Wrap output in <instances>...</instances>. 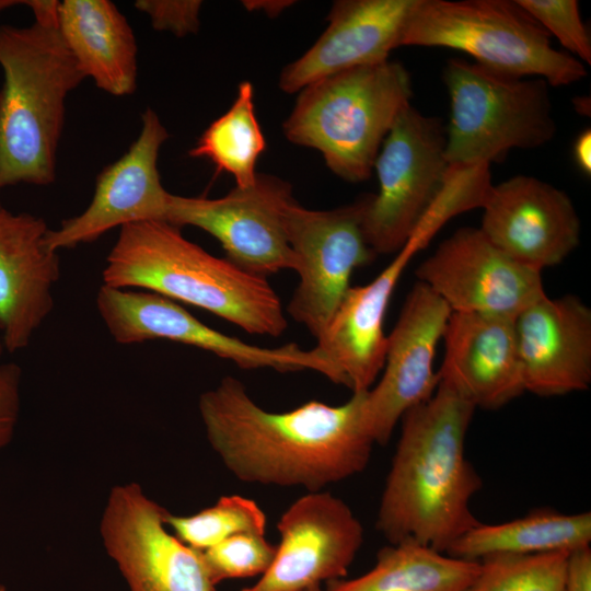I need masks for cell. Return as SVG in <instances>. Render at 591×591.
<instances>
[{
  "label": "cell",
  "instance_id": "30bf717a",
  "mask_svg": "<svg viewBox=\"0 0 591 591\" xmlns=\"http://www.w3.org/2000/svg\"><path fill=\"white\" fill-rule=\"evenodd\" d=\"M366 196L332 210H311L293 200L285 222L297 258L299 283L287 311L317 338L339 306L358 267L376 254L363 232Z\"/></svg>",
  "mask_w": 591,
  "mask_h": 591
},
{
  "label": "cell",
  "instance_id": "44dd1931",
  "mask_svg": "<svg viewBox=\"0 0 591 591\" xmlns=\"http://www.w3.org/2000/svg\"><path fill=\"white\" fill-rule=\"evenodd\" d=\"M416 0H338L317 40L281 70L278 86L288 94L348 69L389 60L399 47Z\"/></svg>",
  "mask_w": 591,
  "mask_h": 591
},
{
  "label": "cell",
  "instance_id": "74e56055",
  "mask_svg": "<svg viewBox=\"0 0 591 591\" xmlns=\"http://www.w3.org/2000/svg\"><path fill=\"white\" fill-rule=\"evenodd\" d=\"M5 351L7 349H5L4 338H3V332L0 325V363H1V358Z\"/></svg>",
  "mask_w": 591,
  "mask_h": 591
},
{
  "label": "cell",
  "instance_id": "5bb4252c",
  "mask_svg": "<svg viewBox=\"0 0 591 591\" xmlns=\"http://www.w3.org/2000/svg\"><path fill=\"white\" fill-rule=\"evenodd\" d=\"M280 535L269 568L241 591H305L346 578L363 543V528L350 507L328 491H309L277 522Z\"/></svg>",
  "mask_w": 591,
  "mask_h": 591
},
{
  "label": "cell",
  "instance_id": "484cf974",
  "mask_svg": "<svg viewBox=\"0 0 591 591\" xmlns=\"http://www.w3.org/2000/svg\"><path fill=\"white\" fill-rule=\"evenodd\" d=\"M265 148L255 115L253 84L242 81L231 107L206 128L188 154L210 160L217 171L233 176L235 187L246 188L255 184L256 163Z\"/></svg>",
  "mask_w": 591,
  "mask_h": 591
},
{
  "label": "cell",
  "instance_id": "f546056e",
  "mask_svg": "<svg viewBox=\"0 0 591 591\" xmlns=\"http://www.w3.org/2000/svg\"><path fill=\"white\" fill-rule=\"evenodd\" d=\"M575 58L591 65V39L576 0H515Z\"/></svg>",
  "mask_w": 591,
  "mask_h": 591
},
{
  "label": "cell",
  "instance_id": "f1b7e54d",
  "mask_svg": "<svg viewBox=\"0 0 591 591\" xmlns=\"http://www.w3.org/2000/svg\"><path fill=\"white\" fill-rule=\"evenodd\" d=\"M212 582L262 576L271 565L276 546L264 534L231 536L200 551Z\"/></svg>",
  "mask_w": 591,
  "mask_h": 591
},
{
  "label": "cell",
  "instance_id": "277c9868",
  "mask_svg": "<svg viewBox=\"0 0 591 591\" xmlns=\"http://www.w3.org/2000/svg\"><path fill=\"white\" fill-rule=\"evenodd\" d=\"M102 277L105 286L149 290L250 334L277 337L288 327L281 300L265 277L210 254L169 222L119 228Z\"/></svg>",
  "mask_w": 591,
  "mask_h": 591
},
{
  "label": "cell",
  "instance_id": "ab89813d",
  "mask_svg": "<svg viewBox=\"0 0 591 591\" xmlns=\"http://www.w3.org/2000/svg\"><path fill=\"white\" fill-rule=\"evenodd\" d=\"M0 591H9V590L5 588V586L0 584Z\"/></svg>",
  "mask_w": 591,
  "mask_h": 591
},
{
  "label": "cell",
  "instance_id": "2e32d148",
  "mask_svg": "<svg viewBox=\"0 0 591 591\" xmlns=\"http://www.w3.org/2000/svg\"><path fill=\"white\" fill-rule=\"evenodd\" d=\"M449 305L417 281L386 336L380 381L367 392L364 422L374 443L386 444L404 414L431 397L439 384L436 348L451 315Z\"/></svg>",
  "mask_w": 591,
  "mask_h": 591
},
{
  "label": "cell",
  "instance_id": "4fadbf2b",
  "mask_svg": "<svg viewBox=\"0 0 591 591\" xmlns=\"http://www.w3.org/2000/svg\"><path fill=\"white\" fill-rule=\"evenodd\" d=\"M452 312L515 318L544 297L542 271L495 246L479 228H461L442 241L417 268Z\"/></svg>",
  "mask_w": 591,
  "mask_h": 591
},
{
  "label": "cell",
  "instance_id": "836d02e7",
  "mask_svg": "<svg viewBox=\"0 0 591 591\" xmlns=\"http://www.w3.org/2000/svg\"><path fill=\"white\" fill-rule=\"evenodd\" d=\"M573 160L581 172L591 174V130L584 129L578 135L572 148Z\"/></svg>",
  "mask_w": 591,
  "mask_h": 591
},
{
  "label": "cell",
  "instance_id": "4dcf8cb0",
  "mask_svg": "<svg viewBox=\"0 0 591 591\" xmlns=\"http://www.w3.org/2000/svg\"><path fill=\"white\" fill-rule=\"evenodd\" d=\"M134 5L149 18L155 31L184 37L199 30L202 7L199 0H137Z\"/></svg>",
  "mask_w": 591,
  "mask_h": 591
},
{
  "label": "cell",
  "instance_id": "e575fe53",
  "mask_svg": "<svg viewBox=\"0 0 591 591\" xmlns=\"http://www.w3.org/2000/svg\"><path fill=\"white\" fill-rule=\"evenodd\" d=\"M293 1L286 0H275V1H264V0H253V1H243V5L250 11H263L268 16H276L281 13L285 9L290 7Z\"/></svg>",
  "mask_w": 591,
  "mask_h": 591
},
{
  "label": "cell",
  "instance_id": "f35d334b",
  "mask_svg": "<svg viewBox=\"0 0 591 591\" xmlns=\"http://www.w3.org/2000/svg\"><path fill=\"white\" fill-rule=\"evenodd\" d=\"M305 591H324V590H322L321 586H317V587L310 588Z\"/></svg>",
  "mask_w": 591,
  "mask_h": 591
},
{
  "label": "cell",
  "instance_id": "9a60e30c",
  "mask_svg": "<svg viewBox=\"0 0 591 591\" xmlns=\"http://www.w3.org/2000/svg\"><path fill=\"white\" fill-rule=\"evenodd\" d=\"M170 134L148 107L137 139L97 175L88 207L49 229L48 246L59 252L92 243L107 231L140 221H167L173 195L161 183L158 158Z\"/></svg>",
  "mask_w": 591,
  "mask_h": 591
},
{
  "label": "cell",
  "instance_id": "7402d4cb",
  "mask_svg": "<svg viewBox=\"0 0 591 591\" xmlns=\"http://www.w3.org/2000/svg\"><path fill=\"white\" fill-rule=\"evenodd\" d=\"M424 246L420 237L410 236L373 280L350 287L316 338L315 347L337 369L352 393L369 391L383 369L387 306L406 266Z\"/></svg>",
  "mask_w": 591,
  "mask_h": 591
},
{
  "label": "cell",
  "instance_id": "1f68e13d",
  "mask_svg": "<svg viewBox=\"0 0 591 591\" xmlns=\"http://www.w3.org/2000/svg\"><path fill=\"white\" fill-rule=\"evenodd\" d=\"M22 370L15 362L0 363V452L13 439L21 410Z\"/></svg>",
  "mask_w": 591,
  "mask_h": 591
},
{
  "label": "cell",
  "instance_id": "ba28073f",
  "mask_svg": "<svg viewBox=\"0 0 591 591\" xmlns=\"http://www.w3.org/2000/svg\"><path fill=\"white\" fill-rule=\"evenodd\" d=\"M373 171L379 192L366 195V241L376 255L397 253L444 186L449 163L442 120L406 106L385 137Z\"/></svg>",
  "mask_w": 591,
  "mask_h": 591
},
{
  "label": "cell",
  "instance_id": "9c48e42d",
  "mask_svg": "<svg viewBox=\"0 0 591 591\" xmlns=\"http://www.w3.org/2000/svg\"><path fill=\"white\" fill-rule=\"evenodd\" d=\"M96 308L109 335L120 345L171 340L209 351L243 369L312 370L344 385L340 373L316 347L304 350L293 343L274 348L247 344L206 325L178 302L149 290L102 285Z\"/></svg>",
  "mask_w": 591,
  "mask_h": 591
},
{
  "label": "cell",
  "instance_id": "d4e9b609",
  "mask_svg": "<svg viewBox=\"0 0 591 591\" xmlns=\"http://www.w3.org/2000/svg\"><path fill=\"white\" fill-rule=\"evenodd\" d=\"M478 568V561L404 541L382 547L366 573L326 582V591H464Z\"/></svg>",
  "mask_w": 591,
  "mask_h": 591
},
{
  "label": "cell",
  "instance_id": "d6a6232c",
  "mask_svg": "<svg viewBox=\"0 0 591 591\" xmlns=\"http://www.w3.org/2000/svg\"><path fill=\"white\" fill-rule=\"evenodd\" d=\"M564 591H591L590 545L569 553L566 563Z\"/></svg>",
  "mask_w": 591,
  "mask_h": 591
},
{
  "label": "cell",
  "instance_id": "8d00e7d4",
  "mask_svg": "<svg viewBox=\"0 0 591 591\" xmlns=\"http://www.w3.org/2000/svg\"><path fill=\"white\" fill-rule=\"evenodd\" d=\"M20 3H22V1L0 0V15L7 9H9V8L13 7V5L20 4Z\"/></svg>",
  "mask_w": 591,
  "mask_h": 591
},
{
  "label": "cell",
  "instance_id": "603a6c76",
  "mask_svg": "<svg viewBox=\"0 0 591 591\" xmlns=\"http://www.w3.org/2000/svg\"><path fill=\"white\" fill-rule=\"evenodd\" d=\"M57 27L83 77L113 96L137 89L138 45L126 16L109 0L58 1Z\"/></svg>",
  "mask_w": 591,
  "mask_h": 591
},
{
  "label": "cell",
  "instance_id": "7c38bea8",
  "mask_svg": "<svg viewBox=\"0 0 591 591\" xmlns=\"http://www.w3.org/2000/svg\"><path fill=\"white\" fill-rule=\"evenodd\" d=\"M293 200L286 181L258 173L254 185L234 187L223 197L173 195L166 222L204 230L219 241L227 259L266 278L280 270H296L285 222L286 209Z\"/></svg>",
  "mask_w": 591,
  "mask_h": 591
},
{
  "label": "cell",
  "instance_id": "cb8c5ba5",
  "mask_svg": "<svg viewBox=\"0 0 591 591\" xmlns=\"http://www.w3.org/2000/svg\"><path fill=\"white\" fill-rule=\"evenodd\" d=\"M591 513H563L538 508L501 523L478 522L451 544L445 554L471 561L498 555L571 552L589 546Z\"/></svg>",
  "mask_w": 591,
  "mask_h": 591
},
{
  "label": "cell",
  "instance_id": "52a82bcc",
  "mask_svg": "<svg viewBox=\"0 0 591 591\" xmlns=\"http://www.w3.org/2000/svg\"><path fill=\"white\" fill-rule=\"evenodd\" d=\"M450 96L445 159L450 166L490 167L512 149H535L556 134L548 84L453 58L443 69Z\"/></svg>",
  "mask_w": 591,
  "mask_h": 591
},
{
  "label": "cell",
  "instance_id": "3957f363",
  "mask_svg": "<svg viewBox=\"0 0 591 591\" xmlns=\"http://www.w3.org/2000/svg\"><path fill=\"white\" fill-rule=\"evenodd\" d=\"M23 4L31 25H0V192L55 182L66 100L85 79L59 34L58 1Z\"/></svg>",
  "mask_w": 591,
  "mask_h": 591
},
{
  "label": "cell",
  "instance_id": "4316f807",
  "mask_svg": "<svg viewBox=\"0 0 591 591\" xmlns=\"http://www.w3.org/2000/svg\"><path fill=\"white\" fill-rule=\"evenodd\" d=\"M164 522L179 541L197 551H205L237 534L265 535L267 519L255 500L227 495L194 514L177 515L166 511Z\"/></svg>",
  "mask_w": 591,
  "mask_h": 591
},
{
  "label": "cell",
  "instance_id": "8992f818",
  "mask_svg": "<svg viewBox=\"0 0 591 591\" xmlns=\"http://www.w3.org/2000/svg\"><path fill=\"white\" fill-rule=\"evenodd\" d=\"M402 46L460 50L487 69L552 86L588 74L579 59L552 46L548 33L515 0H416Z\"/></svg>",
  "mask_w": 591,
  "mask_h": 591
},
{
  "label": "cell",
  "instance_id": "ffe728a7",
  "mask_svg": "<svg viewBox=\"0 0 591 591\" xmlns=\"http://www.w3.org/2000/svg\"><path fill=\"white\" fill-rule=\"evenodd\" d=\"M514 320L451 312L442 339L439 383L475 408H501L525 392Z\"/></svg>",
  "mask_w": 591,
  "mask_h": 591
},
{
  "label": "cell",
  "instance_id": "83f0119b",
  "mask_svg": "<svg viewBox=\"0 0 591 591\" xmlns=\"http://www.w3.org/2000/svg\"><path fill=\"white\" fill-rule=\"evenodd\" d=\"M570 552L498 555L482 559L464 591H564Z\"/></svg>",
  "mask_w": 591,
  "mask_h": 591
},
{
  "label": "cell",
  "instance_id": "d6986e66",
  "mask_svg": "<svg viewBox=\"0 0 591 591\" xmlns=\"http://www.w3.org/2000/svg\"><path fill=\"white\" fill-rule=\"evenodd\" d=\"M525 392L559 396L591 384V310L576 296L546 294L514 320Z\"/></svg>",
  "mask_w": 591,
  "mask_h": 591
},
{
  "label": "cell",
  "instance_id": "6da1fadb",
  "mask_svg": "<svg viewBox=\"0 0 591 591\" xmlns=\"http://www.w3.org/2000/svg\"><path fill=\"white\" fill-rule=\"evenodd\" d=\"M367 392H354L341 405L309 401L274 413L257 405L241 381L225 376L200 395L198 408L211 448L237 479L317 491L370 461Z\"/></svg>",
  "mask_w": 591,
  "mask_h": 591
},
{
  "label": "cell",
  "instance_id": "ac0fdd59",
  "mask_svg": "<svg viewBox=\"0 0 591 591\" xmlns=\"http://www.w3.org/2000/svg\"><path fill=\"white\" fill-rule=\"evenodd\" d=\"M45 220L0 201V325L5 349H25L53 312L60 257Z\"/></svg>",
  "mask_w": 591,
  "mask_h": 591
},
{
  "label": "cell",
  "instance_id": "5b68a950",
  "mask_svg": "<svg viewBox=\"0 0 591 591\" xmlns=\"http://www.w3.org/2000/svg\"><path fill=\"white\" fill-rule=\"evenodd\" d=\"M282 125L286 138L317 150L327 167L350 183L370 178L381 146L412 104L407 69L385 60L321 78L298 92Z\"/></svg>",
  "mask_w": 591,
  "mask_h": 591
},
{
  "label": "cell",
  "instance_id": "d590c367",
  "mask_svg": "<svg viewBox=\"0 0 591 591\" xmlns=\"http://www.w3.org/2000/svg\"><path fill=\"white\" fill-rule=\"evenodd\" d=\"M575 108L579 114L587 115V109L590 112V100L587 97H577L573 100Z\"/></svg>",
  "mask_w": 591,
  "mask_h": 591
},
{
  "label": "cell",
  "instance_id": "7a4b0ae2",
  "mask_svg": "<svg viewBox=\"0 0 591 591\" xmlns=\"http://www.w3.org/2000/svg\"><path fill=\"white\" fill-rule=\"evenodd\" d=\"M475 410L439 383L430 398L402 417L375 523L389 544L410 541L445 553L479 522L471 500L483 482L465 455Z\"/></svg>",
  "mask_w": 591,
  "mask_h": 591
},
{
  "label": "cell",
  "instance_id": "e0dca14e",
  "mask_svg": "<svg viewBox=\"0 0 591 591\" xmlns=\"http://www.w3.org/2000/svg\"><path fill=\"white\" fill-rule=\"evenodd\" d=\"M479 230L513 259L542 271L560 264L580 242L581 224L570 197L534 176L491 185Z\"/></svg>",
  "mask_w": 591,
  "mask_h": 591
},
{
  "label": "cell",
  "instance_id": "8fae6325",
  "mask_svg": "<svg viewBox=\"0 0 591 591\" xmlns=\"http://www.w3.org/2000/svg\"><path fill=\"white\" fill-rule=\"evenodd\" d=\"M166 511L137 483L109 491L100 533L129 591H216L201 552L167 529Z\"/></svg>",
  "mask_w": 591,
  "mask_h": 591
}]
</instances>
